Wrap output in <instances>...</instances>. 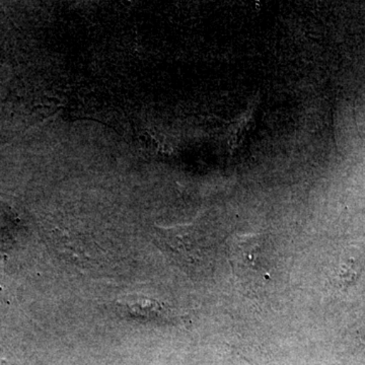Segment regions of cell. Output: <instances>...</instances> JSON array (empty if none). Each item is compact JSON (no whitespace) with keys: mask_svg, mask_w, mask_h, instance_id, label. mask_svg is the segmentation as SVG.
Masks as SVG:
<instances>
[{"mask_svg":"<svg viewBox=\"0 0 365 365\" xmlns=\"http://www.w3.org/2000/svg\"><path fill=\"white\" fill-rule=\"evenodd\" d=\"M228 258L234 273L250 282L268 279V261L266 249L253 235L235 241L228 249Z\"/></svg>","mask_w":365,"mask_h":365,"instance_id":"cell-1","label":"cell"},{"mask_svg":"<svg viewBox=\"0 0 365 365\" xmlns=\"http://www.w3.org/2000/svg\"><path fill=\"white\" fill-rule=\"evenodd\" d=\"M118 313L131 321L155 323L170 321V309L162 302L140 294L123 295L116 302Z\"/></svg>","mask_w":365,"mask_h":365,"instance_id":"cell-2","label":"cell"}]
</instances>
